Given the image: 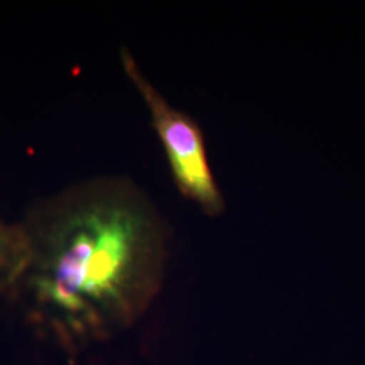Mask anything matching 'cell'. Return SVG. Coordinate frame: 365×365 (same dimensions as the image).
Returning <instances> with one entry per match:
<instances>
[{
    "instance_id": "obj_2",
    "label": "cell",
    "mask_w": 365,
    "mask_h": 365,
    "mask_svg": "<svg viewBox=\"0 0 365 365\" xmlns=\"http://www.w3.org/2000/svg\"><path fill=\"white\" fill-rule=\"evenodd\" d=\"M120 61L125 73L148 107L152 125L165 150L178 188L205 212L218 215L225 203L210 167L200 128L192 118L170 105L145 76L128 49L120 51Z\"/></svg>"
},
{
    "instance_id": "obj_4",
    "label": "cell",
    "mask_w": 365,
    "mask_h": 365,
    "mask_svg": "<svg viewBox=\"0 0 365 365\" xmlns=\"http://www.w3.org/2000/svg\"><path fill=\"white\" fill-rule=\"evenodd\" d=\"M15 230H16V225H9L0 220V237L13 235Z\"/></svg>"
},
{
    "instance_id": "obj_3",
    "label": "cell",
    "mask_w": 365,
    "mask_h": 365,
    "mask_svg": "<svg viewBox=\"0 0 365 365\" xmlns=\"http://www.w3.org/2000/svg\"><path fill=\"white\" fill-rule=\"evenodd\" d=\"M26 241L19 226L13 235L0 237V294L13 291L26 262Z\"/></svg>"
},
{
    "instance_id": "obj_1",
    "label": "cell",
    "mask_w": 365,
    "mask_h": 365,
    "mask_svg": "<svg viewBox=\"0 0 365 365\" xmlns=\"http://www.w3.org/2000/svg\"><path fill=\"white\" fill-rule=\"evenodd\" d=\"M19 226L26 262L13 291L29 321L63 349L75 352L133 327L161 289L165 225L129 180L72 184Z\"/></svg>"
}]
</instances>
